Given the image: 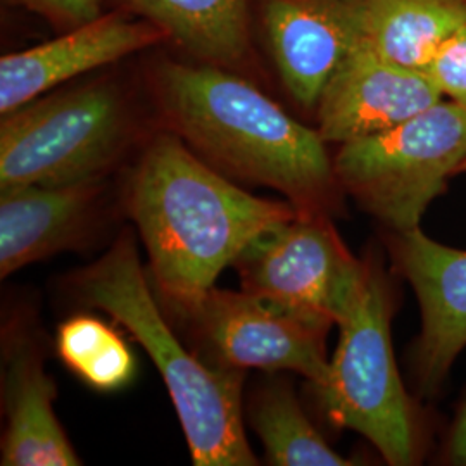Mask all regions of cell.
Returning a JSON list of instances; mask_svg holds the SVG:
<instances>
[{"mask_svg": "<svg viewBox=\"0 0 466 466\" xmlns=\"http://www.w3.org/2000/svg\"><path fill=\"white\" fill-rule=\"evenodd\" d=\"M127 208L167 309L199 299L258 237L300 211L233 185L175 132L147 144L128 180Z\"/></svg>", "mask_w": 466, "mask_h": 466, "instance_id": "6da1fadb", "label": "cell"}, {"mask_svg": "<svg viewBox=\"0 0 466 466\" xmlns=\"http://www.w3.org/2000/svg\"><path fill=\"white\" fill-rule=\"evenodd\" d=\"M156 86L173 132L206 163L269 187L302 211L330 209L339 182L327 142L256 85L225 67L167 63Z\"/></svg>", "mask_w": 466, "mask_h": 466, "instance_id": "7a4b0ae2", "label": "cell"}, {"mask_svg": "<svg viewBox=\"0 0 466 466\" xmlns=\"http://www.w3.org/2000/svg\"><path fill=\"white\" fill-rule=\"evenodd\" d=\"M69 283L76 299L107 313L149 354L175 404L194 465H258L242 420V370L208 365L187 350L150 292L130 233Z\"/></svg>", "mask_w": 466, "mask_h": 466, "instance_id": "3957f363", "label": "cell"}, {"mask_svg": "<svg viewBox=\"0 0 466 466\" xmlns=\"http://www.w3.org/2000/svg\"><path fill=\"white\" fill-rule=\"evenodd\" d=\"M392 304L382 273L368 267L346 317L323 382L313 385L327 418L368 439L392 466L415 463L411 400L390 342Z\"/></svg>", "mask_w": 466, "mask_h": 466, "instance_id": "277c9868", "label": "cell"}, {"mask_svg": "<svg viewBox=\"0 0 466 466\" xmlns=\"http://www.w3.org/2000/svg\"><path fill=\"white\" fill-rule=\"evenodd\" d=\"M466 159V109L441 100L380 134L342 144L335 178L394 233L420 228L429 206Z\"/></svg>", "mask_w": 466, "mask_h": 466, "instance_id": "5b68a950", "label": "cell"}, {"mask_svg": "<svg viewBox=\"0 0 466 466\" xmlns=\"http://www.w3.org/2000/svg\"><path fill=\"white\" fill-rule=\"evenodd\" d=\"M130 138V113L116 86L84 85L2 115L0 188L104 178Z\"/></svg>", "mask_w": 466, "mask_h": 466, "instance_id": "8992f818", "label": "cell"}, {"mask_svg": "<svg viewBox=\"0 0 466 466\" xmlns=\"http://www.w3.org/2000/svg\"><path fill=\"white\" fill-rule=\"evenodd\" d=\"M242 289L325 329L346 317L365 279L327 213L302 211L258 237L233 263Z\"/></svg>", "mask_w": 466, "mask_h": 466, "instance_id": "52a82bcc", "label": "cell"}, {"mask_svg": "<svg viewBox=\"0 0 466 466\" xmlns=\"http://www.w3.org/2000/svg\"><path fill=\"white\" fill-rule=\"evenodd\" d=\"M188 323L213 367L296 371L323 382L329 360L325 329L248 290L209 289L199 299L167 309Z\"/></svg>", "mask_w": 466, "mask_h": 466, "instance_id": "ba28073f", "label": "cell"}, {"mask_svg": "<svg viewBox=\"0 0 466 466\" xmlns=\"http://www.w3.org/2000/svg\"><path fill=\"white\" fill-rule=\"evenodd\" d=\"M442 99L425 71L396 65L360 42L321 92L318 132L342 146L394 128Z\"/></svg>", "mask_w": 466, "mask_h": 466, "instance_id": "9c48e42d", "label": "cell"}, {"mask_svg": "<svg viewBox=\"0 0 466 466\" xmlns=\"http://www.w3.org/2000/svg\"><path fill=\"white\" fill-rule=\"evenodd\" d=\"M392 238L396 267L413 287L421 313L418 380L425 392H435L466 348V250L435 242L421 228Z\"/></svg>", "mask_w": 466, "mask_h": 466, "instance_id": "30bf717a", "label": "cell"}, {"mask_svg": "<svg viewBox=\"0 0 466 466\" xmlns=\"http://www.w3.org/2000/svg\"><path fill=\"white\" fill-rule=\"evenodd\" d=\"M165 38L167 35L147 19L115 13L100 15L32 49L5 54L0 59V115Z\"/></svg>", "mask_w": 466, "mask_h": 466, "instance_id": "8fae6325", "label": "cell"}, {"mask_svg": "<svg viewBox=\"0 0 466 466\" xmlns=\"http://www.w3.org/2000/svg\"><path fill=\"white\" fill-rule=\"evenodd\" d=\"M363 0H263V23L283 86L317 107L333 71L361 42Z\"/></svg>", "mask_w": 466, "mask_h": 466, "instance_id": "7c38bea8", "label": "cell"}, {"mask_svg": "<svg viewBox=\"0 0 466 466\" xmlns=\"http://www.w3.org/2000/svg\"><path fill=\"white\" fill-rule=\"evenodd\" d=\"M102 184L104 178L0 188V277L85 240L97 219Z\"/></svg>", "mask_w": 466, "mask_h": 466, "instance_id": "4fadbf2b", "label": "cell"}, {"mask_svg": "<svg viewBox=\"0 0 466 466\" xmlns=\"http://www.w3.org/2000/svg\"><path fill=\"white\" fill-rule=\"evenodd\" d=\"M4 346L2 396L7 425L2 439L4 466H75L80 458L54 413L56 383L44 370L42 354L30 339Z\"/></svg>", "mask_w": 466, "mask_h": 466, "instance_id": "5bb4252c", "label": "cell"}, {"mask_svg": "<svg viewBox=\"0 0 466 466\" xmlns=\"http://www.w3.org/2000/svg\"><path fill=\"white\" fill-rule=\"evenodd\" d=\"M202 65H238L249 50V0H117Z\"/></svg>", "mask_w": 466, "mask_h": 466, "instance_id": "9a60e30c", "label": "cell"}, {"mask_svg": "<svg viewBox=\"0 0 466 466\" xmlns=\"http://www.w3.org/2000/svg\"><path fill=\"white\" fill-rule=\"evenodd\" d=\"M466 25V0H363L361 42L385 59L425 71L433 54Z\"/></svg>", "mask_w": 466, "mask_h": 466, "instance_id": "2e32d148", "label": "cell"}, {"mask_svg": "<svg viewBox=\"0 0 466 466\" xmlns=\"http://www.w3.org/2000/svg\"><path fill=\"white\" fill-rule=\"evenodd\" d=\"M249 423L263 442L267 460L277 466H346L300 408L290 383L275 379L252 394Z\"/></svg>", "mask_w": 466, "mask_h": 466, "instance_id": "e0dca14e", "label": "cell"}, {"mask_svg": "<svg viewBox=\"0 0 466 466\" xmlns=\"http://www.w3.org/2000/svg\"><path fill=\"white\" fill-rule=\"evenodd\" d=\"M56 350L63 363L94 390L116 392L134 380V352L100 318H67L57 329Z\"/></svg>", "mask_w": 466, "mask_h": 466, "instance_id": "ac0fdd59", "label": "cell"}, {"mask_svg": "<svg viewBox=\"0 0 466 466\" xmlns=\"http://www.w3.org/2000/svg\"><path fill=\"white\" fill-rule=\"evenodd\" d=\"M425 73L441 90L442 97L466 109V25L437 49Z\"/></svg>", "mask_w": 466, "mask_h": 466, "instance_id": "d6986e66", "label": "cell"}, {"mask_svg": "<svg viewBox=\"0 0 466 466\" xmlns=\"http://www.w3.org/2000/svg\"><path fill=\"white\" fill-rule=\"evenodd\" d=\"M11 5L28 9L38 16L46 17L52 25L66 30L76 28L99 17V0H5Z\"/></svg>", "mask_w": 466, "mask_h": 466, "instance_id": "ffe728a7", "label": "cell"}, {"mask_svg": "<svg viewBox=\"0 0 466 466\" xmlns=\"http://www.w3.org/2000/svg\"><path fill=\"white\" fill-rule=\"evenodd\" d=\"M448 460L454 465L466 466V400L451 427Z\"/></svg>", "mask_w": 466, "mask_h": 466, "instance_id": "44dd1931", "label": "cell"}, {"mask_svg": "<svg viewBox=\"0 0 466 466\" xmlns=\"http://www.w3.org/2000/svg\"><path fill=\"white\" fill-rule=\"evenodd\" d=\"M466 171V159H465V163H463V165H461V167H460V173H465Z\"/></svg>", "mask_w": 466, "mask_h": 466, "instance_id": "7402d4cb", "label": "cell"}]
</instances>
